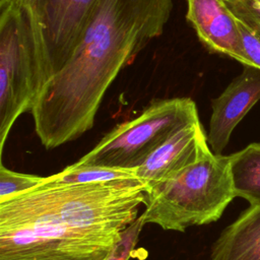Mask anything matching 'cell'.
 Wrapping results in <instances>:
<instances>
[{"mask_svg":"<svg viewBox=\"0 0 260 260\" xmlns=\"http://www.w3.org/2000/svg\"><path fill=\"white\" fill-rule=\"evenodd\" d=\"M138 180L37 187L0 202V260H105L144 204Z\"/></svg>","mask_w":260,"mask_h":260,"instance_id":"6da1fadb","label":"cell"},{"mask_svg":"<svg viewBox=\"0 0 260 260\" xmlns=\"http://www.w3.org/2000/svg\"><path fill=\"white\" fill-rule=\"evenodd\" d=\"M174 0H98L70 59L43 86L30 113L52 149L92 128L113 81L162 35Z\"/></svg>","mask_w":260,"mask_h":260,"instance_id":"7a4b0ae2","label":"cell"},{"mask_svg":"<svg viewBox=\"0 0 260 260\" xmlns=\"http://www.w3.org/2000/svg\"><path fill=\"white\" fill-rule=\"evenodd\" d=\"M236 197L229 155L210 150L175 177L145 190L144 223L184 232L216 221Z\"/></svg>","mask_w":260,"mask_h":260,"instance_id":"3957f363","label":"cell"},{"mask_svg":"<svg viewBox=\"0 0 260 260\" xmlns=\"http://www.w3.org/2000/svg\"><path fill=\"white\" fill-rule=\"evenodd\" d=\"M197 120V106L191 98L153 100L138 116L109 131L77 162L135 170L179 129Z\"/></svg>","mask_w":260,"mask_h":260,"instance_id":"277c9868","label":"cell"},{"mask_svg":"<svg viewBox=\"0 0 260 260\" xmlns=\"http://www.w3.org/2000/svg\"><path fill=\"white\" fill-rule=\"evenodd\" d=\"M43 88L28 18L18 0L0 5V154L8 134Z\"/></svg>","mask_w":260,"mask_h":260,"instance_id":"5b68a950","label":"cell"},{"mask_svg":"<svg viewBox=\"0 0 260 260\" xmlns=\"http://www.w3.org/2000/svg\"><path fill=\"white\" fill-rule=\"evenodd\" d=\"M35 39L43 86L70 59L98 0H18Z\"/></svg>","mask_w":260,"mask_h":260,"instance_id":"8992f818","label":"cell"},{"mask_svg":"<svg viewBox=\"0 0 260 260\" xmlns=\"http://www.w3.org/2000/svg\"><path fill=\"white\" fill-rule=\"evenodd\" d=\"M209 147L207 134L200 119L185 125L154 150L135 170V176L150 189L184 171L206 155Z\"/></svg>","mask_w":260,"mask_h":260,"instance_id":"52a82bcc","label":"cell"},{"mask_svg":"<svg viewBox=\"0 0 260 260\" xmlns=\"http://www.w3.org/2000/svg\"><path fill=\"white\" fill-rule=\"evenodd\" d=\"M186 19L200 42L212 53L233 58L244 66L249 62L244 51L239 21L229 0H185Z\"/></svg>","mask_w":260,"mask_h":260,"instance_id":"ba28073f","label":"cell"},{"mask_svg":"<svg viewBox=\"0 0 260 260\" xmlns=\"http://www.w3.org/2000/svg\"><path fill=\"white\" fill-rule=\"evenodd\" d=\"M260 100V69L244 66L225 89L211 101L208 144L212 152L221 154L236 126Z\"/></svg>","mask_w":260,"mask_h":260,"instance_id":"9c48e42d","label":"cell"},{"mask_svg":"<svg viewBox=\"0 0 260 260\" xmlns=\"http://www.w3.org/2000/svg\"><path fill=\"white\" fill-rule=\"evenodd\" d=\"M209 260H260V205H250L221 232Z\"/></svg>","mask_w":260,"mask_h":260,"instance_id":"30bf717a","label":"cell"},{"mask_svg":"<svg viewBox=\"0 0 260 260\" xmlns=\"http://www.w3.org/2000/svg\"><path fill=\"white\" fill-rule=\"evenodd\" d=\"M229 157L236 197L260 205V143H251Z\"/></svg>","mask_w":260,"mask_h":260,"instance_id":"8fae6325","label":"cell"},{"mask_svg":"<svg viewBox=\"0 0 260 260\" xmlns=\"http://www.w3.org/2000/svg\"><path fill=\"white\" fill-rule=\"evenodd\" d=\"M135 170L110 169L99 166L81 165L76 161L73 165L67 166L61 172L46 177V180L58 184H84L137 180Z\"/></svg>","mask_w":260,"mask_h":260,"instance_id":"7c38bea8","label":"cell"},{"mask_svg":"<svg viewBox=\"0 0 260 260\" xmlns=\"http://www.w3.org/2000/svg\"><path fill=\"white\" fill-rule=\"evenodd\" d=\"M45 180V177L22 174L7 169L0 164V202L12 196L28 191Z\"/></svg>","mask_w":260,"mask_h":260,"instance_id":"4fadbf2b","label":"cell"},{"mask_svg":"<svg viewBox=\"0 0 260 260\" xmlns=\"http://www.w3.org/2000/svg\"><path fill=\"white\" fill-rule=\"evenodd\" d=\"M144 224L145 223L142 216H138L123 231L120 240L117 242L105 260H129L135 249Z\"/></svg>","mask_w":260,"mask_h":260,"instance_id":"5bb4252c","label":"cell"},{"mask_svg":"<svg viewBox=\"0 0 260 260\" xmlns=\"http://www.w3.org/2000/svg\"><path fill=\"white\" fill-rule=\"evenodd\" d=\"M235 15L260 35V0H229Z\"/></svg>","mask_w":260,"mask_h":260,"instance_id":"9a60e30c","label":"cell"},{"mask_svg":"<svg viewBox=\"0 0 260 260\" xmlns=\"http://www.w3.org/2000/svg\"><path fill=\"white\" fill-rule=\"evenodd\" d=\"M238 21L243 47L249 62V66H254L260 69V35H258L241 19L238 18Z\"/></svg>","mask_w":260,"mask_h":260,"instance_id":"2e32d148","label":"cell"},{"mask_svg":"<svg viewBox=\"0 0 260 260\" xmlns=\"http://www.w3.org/2000/svg\"><path fill=\"white\" fill-rule=\"evenodd\" d=\"M9 1H11V0H0V5L4 4V3H6V2H9Z\"/></svg>","mask_w":260,"mask_h":260,"instance_id":"e0dca14e","label":"cell"}]
</instances>
